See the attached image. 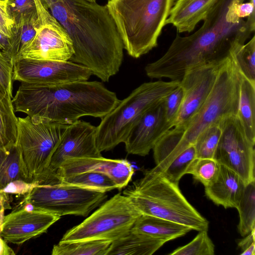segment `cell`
<instances>
[{"label": "cell", "mask_w": 255, "mask_h": 255, "mask_svg": "<svg viewBox=\"0 0 255 255\" xmlns=\"http://www.w3.org/2000/svg\"><path fill=\"white\" fill-rule=\"evenodd\" d=\"M230 55L241 74L255 84V36L247 43L233 48Z\"/></svg>", "instance_id": "cell-30"}, {"label": "cell", "mask_w": 255, "mask_h": 255, "mask_svg": "<svg viewBox=\"0 0 255 255\" xmlns=\"http://www.w3.org/2000/svg\"><path fill=\"white\" fill-rule=\"evenodd\" d=\"M60 218L56 214L29 204H21L4 216L0 224V236L7 242L21 245L46 233Z\"/></svg>", "instance_id": "cell-16"}, {"label": "cell", "mask_w": 255, "mask_h": 255, "mask_svg": "<svg viewBox=\"0 0 255 255\" xmlns=\"http://www.w3.org/2000/svg\"><path fill=\"white\" fill-rule=\"evenodd\" d=\"M195 157V149L194 145H192L184 150L161 172L171 181L179 183L182 177L186 174L189 164Z\"/></svg>", "instance_id": "cell-34"}, {"label": "cell", "mask_w": 255, "mask_h": 255, "mask_svg": "<svg viewBox=\"0 0 255 255\" xmlns=\"http://www.w3.org/2000/svg\"><path fill=\"white\" fill-rule=\"evenodd\" d=\"M234 11L240 18L248 17L255 12V0H249V2L236 4L234 6Z\"/></svg>", "instance_id": "cell-41"}, {"label": "cell", "mask_w": 255, "mask_h": 255, "mask_svg": "<svg viewBox=\"0 0 255 255\" xmlns=\"http://www.w3.org/2000/svg\"><path fill=\"white\" fill-rule=\"evenodd\" d=\"M208 230L199 232L187 244L177 248L169 255H214L215 246L208 236Z\"/></svg>", "instance_id": "cell-33"}, {"label": "cell", "mask_w": 255, "mask_h": 255, "mask_svg": "<svg viewBox=\"0 0 255 255\" xmlns=\"http://www.w3.org/2000/svg\"><path fill=\"white\" fill-rule=\"evenodd\" d=\"M7 8L14 24L37 12L34 0H7Z\"/></svg>", "instance_id": "cell-36"}, {"label": "cell", "mask_w": 255, "mask_h": 255, "mask_svg": "<svg viewBox=\"0 0 255 255\" xmlns=\"http://www.w3.org/2000/svg\"><path fill=\"white\" fill-rule=\"evenodd\" d=\"M88 0L91 1H96V0Z\"/></svg>", "instance_id": "cell-44"}, {"label": "cell", "mask_w": 255, "mask_h": 255, "mask_svg": "<svg viewBox=\"0 0 255 255\" xmlns=\"http://www.w3.org/2000/svg\"><path fill=\"white\" fill-rule=\"evenodd\" d=\"M14 24L7 11V0H0V33L10 39Z\"/></svg>", "instance_id": "cell-38"}, {"label": "cell", "mask_w": 255, "mask_h": 255, "mask_svg": "<svg viewBox=\"0 0 255 255\" xmlns=\"http://www.w3.org/2000/svg\"><path fill=\"white\" fill-rule=\"evenodd\" d=\"M10 203L9 194L0 191V224L4 217L5 210L11 209Z\"/></svg>", "instance_id": "cell-42"}, {"label": "cell", "mask_w": 255, "mask_h": 255, "mask_svg": "<svg viewBox=\"0 0 255 255\" xmlns=\"http://www.w3.org/2000/svg\"><path fill=\"white\" fill-rule=\"evenodd\" d=\"M220 164L213 158L195 157L189 164L186 174H191L204 187L212 183L217 176Z\"/></svg>", "instance_id": "cell-32"}, {"label": "cell", "mask_w": 255, "mask_h": 255, "mask_svg": "<svg viewBox=\"0 0 255 255\" xmlns=\"http://www.w3.org/2000/svg\"><path fill=\"white\" fill-rule=\"evenodd\" d=\"M245 186V183L236 172L220 164L217 177L212 183L205 187V193L218 206L225 209L236 208Z\"/></svg>", "instance_id": "cell-19"}, {"label": "cell", "mask_w": 255, "mask_h": 255, "mask_svg": "<svg viewBox=\"0 0 255 255\" xmlns=\"http://www.w3.org/2000/svg\"><path fill=\"white\" fill-rule=\"evenodd\" d=\"M236 209L239 215L238 230L245 237L255 229V180L246 184Z\"/></svg>", "instance_id": "cell-29"}, {"label": "cell", "mask_w": 255, "mask_h": 255, "mask_svg": "<svg viewBox=\"0 0 255 255\" xmlns=\"http://www.w3.org/2000/svg\"><path fill=\"white\" fill-rule=\"evenodd\" d=\"M67 125L35 115L17 118L15 145L29 182H35L47 168Z\"/></svg>", "instance_id": "cell-8"}, {"label": "cell", "mask_w": 255, "mask_h": 255, "mask_svg": "<svg viewBox=\"0 0 255 255\" xmlns=\"http://www.w3.org/2000/svg\"><path fill=\"white\" fill-rule=\"evenodd\" d=\"M6 241L0 236V255H14L15 253L7 244Z\"/></svg>", "instance_id": "cell-43"}, {"label": "cell", "mask_w": 255, "mask_h": 255, "mask_svg": "<svg viewBox=\"0 0 255 255\" xmlns=\"http://www.w3.org/2000/svg\"><path fill=\"white\" fill-rule=\"evenodd\" d=\"M222 134L214 159L236 172L245 184L255 180V144L247 138L237 115L220 123Z\"/></svg>", "instance_id": "cell-12"}, {"label": "cell", "mask_w": 255, "mask_h": 255, "mask_svg": "<svg viewBox=\"0 0 255 255\" xmlns=\"http://www.w3.org/2000/svg\"><path fill=\"white\" fill-rule=\"evenodd\" d=\"M92 72L87 67L70 61L21 59L13 65V80L20 83L55 85L87 81Z\"/></svg>", "instance_id": "cell-14"}, {"label": "cell", "mask_w": 255, "mask_h": 255, "mask_svg": "<svg viewBox=\"0 0 255 255\" xmlns=\"http://www.w3.org/2000/svg\"><path fill=\"white\" fill-rule=\"evenodd\" d=\"M245 0H219L199 29L187 36L177 35L162 56L146 65L147 76L180 82L189 69L230 56L255 30V12L246 20L235 13V5Z\"/></svg>", "instance_id": "cell-1"}, {"label": "cell", "mask_w": 255, "mask_h": 255, "mask_svg": "<svg viewBox=\"0 0 255 255\" xmlns=\"http://www.w3.org/2000/svg\"><path fill=\"white\" fill-rule=\"evenodd\" d=\"M107 198L105 192L57 183L35 186L24 195L21 204H29L61 217H87Z\"/></svg>", "instance_id": "cell-10"}, {"label": "cell", "mask_w": 255, "mask_h": 255, "mask_svg": "<svg viewBox=\"0 0 255 255\" xmlns=\"http://www.w3.org/2000/svg\"><path fill=\"white\" fill-rule=\"evenodd\" d=\"M237 116L247 138L255 145V84L242 75Z\"/></svg>", "instance_id": "cell-23"}, {"label": "cell", "mask_w": 255, "mask_h": 255, "mask_svg": "<svg viewBox=\"0 0 255 255\" xmlns=\"http://www.w3.org/2000/svg\"><path fill=\"white\" fill-rule=\"evenodd\" d=\"M71 39L69 61L82 65L103 82L119 71L124 45L106 5L88 0H40Z\"/></svg>", "instance_id": "cell-2"}, {"label": "cell", "mask_w": 255, "mask_h": 255, "mask_svg": "<svg viewBox=\"0 0 255 255\" xmlns=\"http://www.w3.org/2000/svg\"><path fill=\"white\" fill-rule=\"evenodd\" d=\"M13 96L0 86V147L15 144L17 118L12 102Z\"/></svg>", "instance_id": "cell-25"}, {"label": "cell", "mask_w": 255, "mask_h": 255, "mask_svg": "<svg viewBox=\"0 0 255 255\" xmlns=\"http://www.w3.org/2000/svg\"><path fill=\"white\" fill-rule=\"evenodd\" d=\"M111 241L87 240L69 242H59L54 245L52 255H107Z\"/></svg>", "instance_id": "cell-27"}, {"label": "cell", "mask_w": 255, "mask_h": 255, "mask_svg": "<svg viewBox=\"0 0 255 255\" xmlns=\"http://www.w3.org/2000/svg\"><path fill=\"white\" fill-rule=\"evenodd\" d=\"M123 194L142 215L168 220L199 232L208 230V221L186 199L179 183L171 181L155 167L147 170Z\"/></svg>", "instance_id": "cell-5"}, {"label": "cell", "mask_w": 255, "mask_h": 255, "mask_svg": "<svg viewBox=\"0 0 255 255\" xmlns=\"http://www.w3.org/2000/svg\"><path fill=\"white\" fill-rule=\"evenodd\" d=\"M141 215L127 196L119 193L80 224L68 230L60 242L113 241L128 231Z\"/></svg>", "instance_id": "cell-9"}, {"label": "cell", "mask_w": 255, "mask_h": 255, "mask_svg": "<svg viewBox=\"0 0 255 255\" xmlns=\"http://www.w3.org/2000/svg\"><path fill=\"white\" fill-rule=\"evenodd\" d=\"M178 81L145 82L121 101L97 127L96 144L100 152L126 140L130 130L148 111L159 105L179 85Z\"/></svg>", "instance_id": "cell-7"}, {"label": "cell", "mask_w": 255, "mask_h": 255, "mask_svg": "<svg viewBox=\"0 0 255 255\" xmlns=\"http://www.w3.org/2000/svg\"><path fill=\"white\" fill-rule=\"evenodd\" d=\"M230 56L198 65L185 73L180 81L184 91L183 101L173 127L185 125L200 109L209 96L220 70Z\"/></svg>", "instance_id": "cell-15"}, {"label": "cell", "mask_w": 255, "mask_h": 255, "mask_svg": "<svg viewBox=\"0 0 255 255\" xmlns=\"http://www.w3.org/2000/svg\"><path fill=\"white\" fill-rule=\"evenodd\" d=\"M17 180L29 182L18 148L15 144L0 147V190Z\"/></svg>", "instance_id": "cell-24"}, {"label": "cell", "mask_w": 255, "mask_h": 255, "mask_svg": "<svg viewBox=\"0 0 255 255\" xmlns=\"http://www.w3.org/2000/svg\"><path fill=\"white\" fill-rule=\"evenodd\" d=\"M166 242L130 229L112 242L107 255H151Z\"/></svg>", "instance_id": "cell-21"}, {"label": "cell", "mask_w": 255, "mask_h": 255, "mask_svg": "<svg viewBox=\"0 0 255 255\" xmlns=\"http://www.w3.org/2000/svg\"><path fill=\"white\" fill-rule=\"evenodd\" d=\"M57 183L75 185L105 192L119 189L118 185L109 175L93 171L63 176L58 179L56 184Z\"/></svg>", "instance_id": "cell-28"}, {"label": "cell", "mask_w": 255, "mask_h": 255, "mask_svg": "<svg viewBox=\"0 0 255 255\" xmlns=\"http://www.w3.org/2000/svg\"><path fill=\"white\" fill-rule=\"evenodd\" d=\"M174 0H108L124 48L137 58L157 45Z\"/></svg>", "instance_id": "cell-6"}, {"label": "cell", "mask_w": 255, "mask_h": 255, "mask_svg": "<svg viewBox=\"0 0 255 255\" xmlns=\"http://www.w3.org/2000/svg\"><path fill=\"white\" fill-rule=\"evenodd\" d=\"M97 127L78 120L66 127L47 168L36 182L49 184L62 163L70 158L100 157L96 144Z\"/></svg>", "instance_id": "cell-13"}, {"label": "cell", "mask_w": 255, "mask_h": 255, "mask_svg": "<svg viewBox=\"0 0 255 255\" xmlns=\"http://www.w3.org/2000/svg\"><path fill=\"white\" fill-rule=\"evenodd\" d=\"M245 238L241 240L239 247L242 250L241 255H255V229H254Z\"/></svg>", "instance_id": "cell-40"}, {"label": "cell", "mask_w": 255, "mask_h": 255, "mask_svg": "<svg viewBox=\"0 0 255 255\" xmlns=\"http://www.w3.org/2000/svg\"><path fill=\"white\" fill-rule=\"evenodd\" d=\"M38 185L37 182H29L23 180H17L9 183L0 191L9 194L25 195Z\"/></svg>", "instance_id": "cell-39"}, {"label": "cell", "mask_w": 255, "mask_h": 255, "mask_svg": "<svg viewBox=\"0 0 255 255\" xmlns=\"http://www.w3.org/2000/svg\"><path fill=\"white\" fill-rule=\"evenodd\" d=\"M104 173L118 185L119 190L126 187L134 173L131 164L125 159H113L100 157L70 158L61 164L49 184H56L61 177L84 172Z\"/></svg>", "instance_id": "cell-17"}, {"label": "cell", "mask_w": 255, "mask_h": 255, "mask_svg": "<svg viewBox=\"0 0 255 255\" xmlns=\"http://www.w3.org/2000/svg\"><path fill=\"white\" fill-rule=\"evenodd\" d=\"M34 0L39 25L34 37L22 49L15 62L21 59L69 61L74 52L71 39L40 0Z\"/></svg>", "instance_id": "cell-11"}, {"label": "cell", "mask_w": 255, "mask_h": 255, "mask_svg": "<svg viewBox=\"0 0 255 255\" xmlns=\"http://www.w3.org/2000/svg\"><path fill=\"white\" fill-rule=\"evenodd\" d=\"M184 96V91L180 84L162 102L165 119L172 128L179 114Z\"/></svg>", "instance_id": "cell-35"}, {"label": "cell", "mask_w": 255, "mask_h": 255, "mask_svg": "<svg viewBox=\"0 0 255 255\" xmlns=\"http://www.w3.org/2000/svg\"><path fill=\"white\" fill-rule=\"evenodd\" d=\"M221 134L220 123L211 125L201 132L194 144L196 157L214 159Z\"/></svg>", "instance_id": "cell-31"}, {"label": "cell", "mask_w": 255, "mask_h": 255, "mask_svg": "<svg viewBox=\"0 0 255 255\" xmlns=\"http://www.w3.org/2000/svg\"><path fill=\"white\" fill-rule=\"evenodd\" d=\"M242 74L231 56L222 67L214 87L198 112L184 126L167 130L153 148L156 166L164 171L211 125L237 115Z\"/></svg>", "instance_id": "cell-4"}, {"label": "cell", "mask_w": 255, "mask_h": 255, "mask_svg": "<svg viewBox=\"0 0 255 255\" xmlns=\"http://www.w3.org/2000/svg\"><path fill=\"white\" fill-rule=\"evenodd\" d=\"M0 52H1V51H0Z\"/></svg>", "instance_id": "cell-45"}, {"label": "cell", "mask_w": 255, "mask_h": 255, "mask_svg": "<svg viewBox=\"0 0 255 255\" xmlns=\"http://www.w3.org/2000/svg\"><path fill=\"white\" fill-rule=\"evenodd\" d=\"M219 0H175L166 20L179 33L192 32Z\"/></svg>", "instance_id": "cell-20"}, {"label": "cell", "mask_w": 255, "mask_h": 255, "mask_svg": "<svg viewBox=\"0 0 255 255\" xmlns=\"http://www.w3.org/2000/svg\"><path fill=\"white\" fill-rule=\"evenodd\" d=\"M12 76L13 64L0 52V86L12 96Z\"/></svg>", "instance_id": "cell-37"}, {"label": "cell", "mask_w": 255, "mask_h": 255, "mask_svg": "<svg viewBox=\"0 0 255 255\" xmlns=\"http://www.w3.org/2000/svg\"><path fill=\"white\" fill-rule=\"evenodd\" d=\"M162 103L146 112L132 128L124 142L128 153L148 154L158 140L171 128L165 119Z\"/></svg>", "instance_id": "cell-18"}, {"label": "cell", "mask_w": 255, "mask_h": 255, "mask_svg": "<svg viewBox=\"0 0 255 255\" xmlns=\"http://www.w3.org/2000/svg\"><path fill=\"white\" fill-rule=\"evenodd\" d=\"M120 102L102 83L88 80L55 85L21 83L12 98L15 112L67 125L84 116L102 118Z\"/></svg>", "instance_id": "cell-3"}, {"label": "cell", "mask_w": 255, "mask_h": 255, "mask_svg": "<svg viewBox=\"0 0 255 255\" xmlns=\"http://www.w3.org/2000/svg\"><path fill=\"white\" fill-rule=\"evenodd\" d=\"M131 229L166 242L183 236L192 230L176 222L146 215H141Z\"/></svg>", "instance_id": "cell-22"}, {"label": "cell", "mask_w": 255, "mask_h": 255, "mask_svg": "<svg viewBox=\"0 0 255 255\" xmlns=\"http://www.w3.org/2000/svg\"><path fill=\"white\" fill-rule=\"evenodd\" d=\"M38 13L14 24L10 38V47L5 55L13 65L22 49L33 38L39 25Z\"/></svg>", "instance_id": "cell-26"}]
</instances>
